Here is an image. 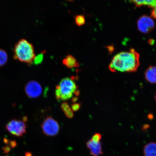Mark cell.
Listing matches in <instances>:
<instances>
[{"label":"cell","instance_id":"83f0119b","mask_svg":"<svg viewBox=\"0 0 156 156\" xmlns=\"http://www.w3.org/2000/svg\"><path fill=\"white\" fill-rule=\"evenodd\" d=\"M155 100H156V95H155Z\"/></svg>","mask_w":156,"mask_h":156},{"label":"cell","instance_id":"277c9868","mask_svg":"<svg viewBox=\"0 0 156 156\" xmlns=\"http://www.w3.org/2000/svg\"><path fill=\"white\" fill-rule=\"evenodd\" d=\"M27 126L24 121L13 119L6 125L7 131L12 135L17 137H22L26 133Z\"/></svg>","mask_w":156,"mask_h":156},{"label":"cell","instance_id":"ba28073f","mask_svg":"<svg viewBox=\"0 0 156 156\" xmlns=\"http://www.w3.org/2000/svg\"><path fill=\"white\" fill-rule=\"evenodd\" d=\"M86 146L90 151L91 155L99 156L103 154L100 142H95L92 139L90 140L86 143Z\"/></svg>","mask_w":156,"mask_h":156},{"label":"cell","instance_id":"f1b7e54d","mask_svg":"<svg viewBox=\"0 0 156 156\" xmlns=\"http://www.w3.org/2000/svg\"><path fill=\"white\" fill-rule=\"evenodd\" d=\"M154 9H156V6H155V8H154Z\"/></svg>","mask_w":156,"mask_h":156},{"label":"cell","instance_id":"9a60e30c","mask_svg":"<svg viewBox=\"0 0 156 156\" xmlns=\"http://www.w3.org/2000/svg\"><path fill=\"white\" fill-rule=\"evenodd\" d=\"M75 21L77 25L81 26L85 24V19L84 15H78L75 16Z\"/></svg>","mask_w":156,"mask_h":156},{"label":"cell","instance_id":"484cf974","mask_svg":"<svg viewBox=\"0 0 156 156\" xmlns=\"http://www.w3.org/2000/svg\"><path fill=\"white\" fill-rule=\"evenodd\" d=\"M148 127H149V126H148V125H144L143 126V128H144V129H148Z\"/></svg>","mask_w":156,"mask_h":156},{"label":"cell","instance_id":"5bb4252c","mask_svg":"<svg viewBox=\"0 0 156 156\" xmlns=\"http://www.w3.org/2000/svg\"><path fill=\"white\" fill-rule=\"evenodd\" d=\"M8 54L5 50L0 49V67L4 66L8 60Z\"/></svg>","mask_w":156,"mask_h":156},{"label":"cell","instance_id":"2e32d148","mask_svg":"<svg viewBox=\"0 0 156 156\" xmlns=\"http://www.w3.org/2000/svg\"><path fill=\"white\" fill-rule=\"evenodd\" d=\"M44 58V55L43 54H40L35 56L33 61L35 64H40Z\"/></svg>","mask_w":156,"mask_h":156},{"label":"cell","instance_id":"5b68a950","mask_svg":"<svg viewBox=\"0 0 156 156\" xmlns=\"http://www.w3.org/2000/svg\"><path fill=\"white\" fill-rule=\"evenodd\" d=\"M41 126L43 133L47 136H54L59 132V124L51 116L47 117L43 121Z\"/></svg>","mask_w":156,"mask_h":156},{"label":"cell","instance_id":"8992f818","mask_svg":"<svg viewBox=\"0 0 156 156\" xmlns=\"http://www.w3.org/2000/svg\"><path fill=\"white\" fill-rule=\"evenodd\" d=\"M137 27L142 33L147 34L153 30L155 27V23L150 17L143 15L137 21Z\"/></svg>","mask_w":156,"mask_h":156},{"label":"cell","instance_id":"7a4b0ae2","mask_svg":"<svg viewBox=\"0 0 156 156\" xmlns=\"http://www.w3.org/2000/svg\"><path fill=\"white\" fill-rule=\"evenodd\" d=\"M14 53L15 59L28 64L33 62L35 56L33 45L24 39L20 40L15 44Z\"/></svg>","mask_w":156,"mask_h":156},{"label":"cell","instance_id":"e0dca14e","mask_svg":"<svg viewBox=\"0 0 156 156\" xmlns=\"http://www.w3.org/2000/svg\"><path fill=\"white\" fill-rule=\"evenodd\" d=\"M101 138V134L99 133H96L92 136V139L95 142H100Z\"/></svg>","mask_w":156,"mask_h":156},{"label":"cell","instance_id":"8fae6325","mask_svg":"<svg viewBox=\"0 0 156 156\" xmlns=\"http://www.w3.org/2000/svg\"><path fill=\"white\" fill-rule=\"evenodd\" d=\"M143 154L144 156H156V143L151 142L145 145Z\"/></svg>","mask_w":156,"mask_h":156},{"label":"cell","instance_id":"d4e9b609","mask_svg":"<svg viewBox=\"0 0 156 156\" xmlns=\"http://www.w3.org/2000/svg\"><path fill=\"white\" fill-rule=\"evenodd\" d=\"M154 41L153 40L150 39L149 40V42L150 44H154Z\"/></svg>","mask_w":156,"mask_h":156},{"label":"cell","instance_id":"ffe728a7","mask_svg":"<svg viewBox=\"0 0 156 156\" xmlns=\"http://www.w3.org/2000/svg\"><path fill=\"white\" fill-rule=\"evenodd\" d=\"M3 150L5 153H8L10 152L11 150V148L8 146H7L3 148Z\"/></svg>","mask_w":156,"mask_h":156},{"label":"cell","instance_id":"7402d4cb","mask_svg":"<svg viewBox=\"0 0 156 156\" xmlns=\"http://www.w3.org/2000/svg\"><path fill=\"white\" fill-rule=\"evenodd\" d=\"M78 98L76 97H73L72 98V102L73 103H75L78 101Z\"/></svg>","mask_w":156,"mask_h":156},{"label":"cell","instance_id":"cb8c5ba5","mask_svg":"<svg viewBox=\"0 0 156 156\" xmlns=\"http://www.w3.org/2000/svg\"><path fill=\"white\" fill-rule=\"evenodd\" d=\"M25 156H32V154L30 152H27L25 153Z\"/></svg>","mask_w":156,"mask_h":156},{"label":"cell","instance_id":"d6986e66","mask_svg":"<svg viewBox=\"0 0 156 156\" xmlns=\"http://www.w3.org/2000/svg\"><path fill=\"white\" fill-rule=\"evenodd\" d=\"M151 16L152 18L156 19V10L155 9H153L152 10L151 12Z\"/></svg>","mask_w":156,"mask_h":156},{"label":"cell","instance_id":"44dd1931","mask_svg":"<svg viewBox=\"0 0 156 156\" xmlns=\"http://www.w3.org/2000/svg\"><path fill=\"white\" fill-rule=\"evenodd\" d=\"M10 145L12 148H15L16 146L17 143L15 141H11L10 142Z\"/></svg>","mask_w":156,"mask_h":156},{"label":"cell","instance_id":"6da1fadb","mask_svg":"<svg viewBox=\"0 0 156 156\" xmlns=\"http://www.w3.org/2000/svg\"><path fill=\"white\" fill-rule=\"evenodd\" d=\"M140 65V55L133 49L129 52H122L113 58L109 65V70L117 71L132 72L136 71Z\"/></svg>","mask_w":156,"mask_h":156},{"label":"cell","instance_id":"603a6c76","mask_svg":"<svg viewBox=\"0 0 156 156\" xmlns=\"http://www.w3.org/2000/svg\"><path fill=\"white\" fill-rule=\"evenodd\" d=\"M74 94H75L76 96H78L80 94V91L78 89H77L75 91V92H74Z\"/></svg>","mask_w":156,"mask_h":156},{"label":"cell","instance_id":"52a82bcc","mask_svg":"<svg viewBox=\"0 0 156 156\" xmlns=\"http://www.w3.org/2000/svg\"><path fill=\"white\" fill-rule=\"evenodd\" d=\"M26 95L29 98H35L39 97L42 92V88L38 82L31 81L29 82L25 87Z\"/></svg>","mask_w":156,"mask_h":156},{"label":"cell","instance_id":"4316f807","mask_svg":"<svg viewBox=\"0 0 156 156\" xmlns=\"http://www.w3.org/2000/svg\"><path fill=\"white\" fill-rule=\"evenodd\" d=\"M148 118H149L150 119H151L152 118V117H153L152 115H151V114H150V115H148Z\"/></svg>","mask_w":156,"mask_h":156},{"label":"cell","instance_id":"3957f363","mask_svg":"<svg viewBox=\"0 0 156 156\" xmlns=\"http://www.w3.org/2000/svg\"><path fill=\"white\" fill-rule=\"evenodd\" d=\"M78 86L73 79L66 78L62 79L55 90V97L59 101H64L71 98Z\"/></svg>","mask_w":156,"mask_h":156},{"label":"cell","instance_id":"4fadbf2b","mask_svg":"<svg viewBox=\"0 0 156 156\" xmlns=\"http://www.w3.org/2000/svg\"><path fill=\"white\" fill-rule=\"evenodd\" d=\"M61 109L68 118L72 119L74 115L73 112L67 102H63L61 103Z\"/></svg>","mask_w":156,"mask_h":156},{"label":"cell","instance_id":"9c48e42d","mask_svg":"<svg viewBox=\"0 0 156 156\" xmlns=\"http://www.w3.org/2000/svg\"><path fill=\"white\" fill-rule=\"evenodd\" d=\"M145 79L148 82L153 84L156 83V67L150 66L145 73Z\"/></svg>","mask_w":156,"mask_h":156},{"label":"cell","instance_id":"30bf717a","mask_svg":"<svg viewBox=\"0 0 156 156\" xmlns=\"http://www.w3.org/2000/svg\"><path fill=\"white\" fill-rule=\"evenodd\" d=\"M62 63L64 66L69 68L78 67L80 66L79 63L76 58L71 55H68L63 59Z\"/></svg>","mask_w":156,"mask_h":156},{"label":"cell","instance_id":"ac0fdd59","mask_svg":"<svg viewBox=\"0 0 156 156\" xmlns=\"http://www.w3.org/2000/svg\"><path fill=\"white\" fill-rule=\"evenodd\" d=\"M71 108L73 112H77L80 109L81 107V103H75L71 105Z\"/></svg>","mask_w":156,"mask_h":156},{"label":"cell","instance_id":"7c38bea8","mask_svg":"<svg viewBox=\"0 0 156 156\" xmlns=\"http://www.w3.org/2000/svg\"><path fill=\"white\" fill-rule=\"evenodd\" d=\"M131 2L135 4L136 7H140L143 6H146L154 9L156 5V0H147V1H131Z\"/></svg>","mask_w":156,"mask_h":156}]
</instances>
